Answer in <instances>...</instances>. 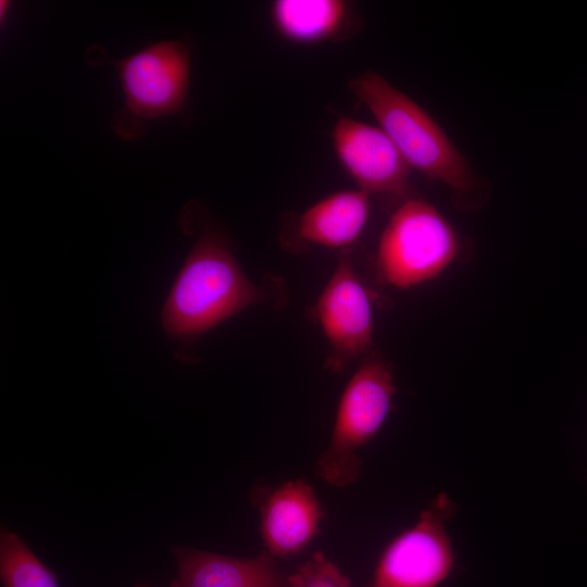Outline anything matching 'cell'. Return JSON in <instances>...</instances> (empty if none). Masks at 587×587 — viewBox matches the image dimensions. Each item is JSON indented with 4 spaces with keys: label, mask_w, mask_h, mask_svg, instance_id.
<instances>
[{
    "label": "cell",
    "mask_w": 587,
    "mask_h": 587,
    "mask_svg": "<svg viewBox=\"0 0 587 587\" xmlns=\"http://www.w3.org/2000/svg\"><path fill=\"white\" fill-rule=\"evenodd\" d=\"M459 239L441 213L420 198L397 208L379 238L376 271L379 279L410 288L439 275L455 259Z\"/></svg>",
    "instance_id": "5b68a950"
},
{
    "label": "cell",
    "mask_w": 587,
    "mask_h": 587,
    "mask_svg": "<svg viewBox=\"0 0 587 587\" xmlns=\"http://www.w3.org/2000/svg\"><path fill=\"white\" fill-rule=\"evenodd\" d=\"M395 395L390 362L378 352L364 354L340 398L329 445L315 467L317 478L335 487L358 478L361 461L355 452L382 427Z\"/></svg>",
    "instance_id": "3957f363"
},
{
    "label": "cell",
    "mask_w": 587,
    "mask_h": 587,
    "mask_svg": "<svg viewBox=\"0 0 587 587\" xmlns=\"http://www.w3.org/2000/svg\"><path fill=\"white\" fill-rule=\"evenodd\" d=\"M251 500L260 510L263 541L273 557L301 551L317 534L324 515L312 486L302 478L267 490L257 486Z\"/></svg>",
    "instance_id": "9c48e42d"
},
{
    "label": "cell",
    "mask_w": 587,
    "mask_h": 587,
    "mask_svg": "<svg viewBox=\"0 0 587 587\" xmlns=\"http://www.w3.org/2000/svg\"><path fill=\"white\" fill-rule=\"evenodd\" d=\"M455 503L440 492L415 525L397 536L383 552L371 587H437L450 574L454 553L446 524Z\"/></svg>",
    "instance_id": "8992f818"
},
{
    "label": "cell",
    "mask_w": 587,
    "mask_h": 587,
    "mask_svg": "<svg viewBox=\"0 0 587 587\" xmlns=\"http://www.w3.org/2000/svg\"><path fill=\"white\" fill-rule=\"evenodd\" d=\"M124 107L113 116L116 134L133 139L152 120L179 113L186 105L191 49L180 39L161 40L115 62Z\"/></svg>",
    "instance_id": "277c9868"
},
{
    "label": "cell",
    "mask_w": 587,
    "mask_h": 587,
    "mask_svg": "<svg viewBox=\"0 0 587 587\" xmlns=\"http://www.w3.org/2000/svg\"><path fill=\"white\" fill-rule=\"evenodd\" d=\"M0 577L3 587H60L54 573L5 527L0 533Z\"/></svg>",
    "instance_id": "4fadbf2b"
},
{
    "label": "cell",
    "mask_w": 587,
    "mask_h": 587,
    "mask_svg": "<svg viewBox=\"0 0 587 587\" xmlns=\"http://www.w3.org/2000/svg\"><path fill=\"white\" fill-rule=\"evenodd\" d=\"M369 197L359 189L324 197L297 218L294 228L296 241L344 250L359 238L366 225Z\"/></svg>",
    "instance_id": "8fae6325"
},
{
    "label": "cell",
    "mask_w": 587,
    "mask_h": 587,
    "mask_svg": "<svg viewBox=\"0 0 587 587\" xmlns=\"http://www.w3.org/2000/svg\"><path fill=\"white\" fill-rule=\"evenodd\" d=\"M133 587H158V586H151V585H147V584H136ZM167 587H179V586H178L176 579H173Z\"/></svg>",
    "instance_id": "9a60e30c"
},
{
    "label": "cell",
    "mask_w": 587,
    "mask_h": 587,
    "mask_svg": "<svg viewBox=\"0 0 587 587\" xmlns=\"http://www.w3.org/2000/svg\"><path fill=\"white\" fill-rule=\"evenodd\" d=\"M348 86L374 115L410 168L458 193L472 190L475 177L469 163L414 100L373 71L352 78Z\"/></svg>",
    "instance_id": "7a4b0ae2"
},
{
    "label": "cell",
    "mask_w": 587,
    "mask_h": 587,
    "mask_svg": "<svg viewBox=\"0 0 587 587\" xmlns=\"http://www.w3.org/2000/svg\"><path fill=\"white\" fill-rule=\"evenodd\" d=\"M265 300L266 290L247 277L224 235L208 226L173 283L162 308L161 324L171 339L190 344Z\"/></svg>",
    "instance_id": "6da1fadb"
},
{
    "label": "cell",
    "mask_w": 587,
    "mask_h": 587,
    "mask_svg": "<svg viewBox=\"0 0 587 587\" xmlns=\"http://www.w3.org/2000/svg\"><path fill=\"white\" fill-rule=\"evenodd\" d=\"M332 140L339 163L359 190L410 198L411 168L379 126L344 116L335 123Z\"/></svg>",
    "instance_id": "ba28073f"
},
{
    "label": "cell",
    "mask_w": 587,
    "mask_h": 587,
    "mask_svg": "<svg viewBox=\"0 0 587 587\" xmlns=\"http://www.w3.org/2000/svg\"><path fill=\"white\" fill-rule=\"evenodd\" d=\"M179 587H290L275 557L262 551L236 558L184 546H172Z\"/></svg>",
    "instance_id": "30bf717a"
},
{
    "label": "cell",
    "mask_w": 587,
    "mask_h": 587,
    "mask_svg": "<svg viewBox=\"0 0 587 587\" xmlns=\"http://www.w3.org/2000/svg\"><path fill=\"white\" fill-rule=\"evenodd\" d=\"M270 16L276 32L298 45L336 40L352 24L351 5L344 0H276Z\"/></svg>",
    "instance_id": "7c38bea8"
},
{
    "label": "cell",
    "mask_w": 587,
    "mask_h": 587,
    "mask_svg": "<svg viewBox=\"0 0 587 587\" xmlns=\"http://www.w3.org/2000/svg\"><path fill=\"white\" fill-rule=\"evenodd\" d=\"M288 583L290 587H351L349 579L321 552H314L288 575Z\"/></svg>",
    "instance_id": "5bb4252c"
},
{
    "label": "cell",
    "mask_w": 587,
    "mask_h": 587,
    "mask_svg": "<svg viewBox=\"0 0 587 587\" xmlns=\"http://www.w3.org/2000/svg\"><path fill=\"white\" fill-rule=\"evenodd\" d=\"M313 312L330 345L326 369L339 372L371 351L372 300L354 271L349 250L340 252L336 268Z\"/></svg>",
    "instance_id": "52a82bcc"
}]
</instances>
